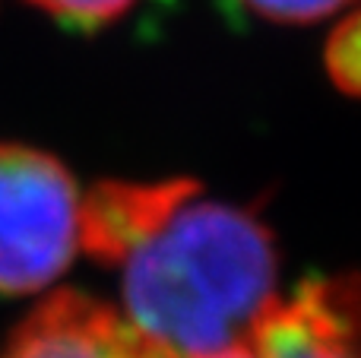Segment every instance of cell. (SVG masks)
Here are the masks:
<instances>
[{
	"instance_id": "cell-3",
	"label": "cell",
	"mask_w": 361,
	"mask_h": 358,
	"mask_svg": "<svg viewBox=\"0 0 361 358\" xmlns=\"http://www.w3.org/2000/svg\"><path fill=\"white\" fill-rule=\"evenodd\" d=\"M247 342L260 358H358L355 273L307 279L292 298H276Z\"/></svg>"
},
{
	"instance_id": "cell-9",
	"label": "cell",
	"mask_w": 361,
	"mask_h": 358,
	"mask_svg": "<svg viewBox=\"0 0 361 358\" xmlns=\"http://www.w3.org/2000/svg\"><path fill=\"white\" fill-rule=\"evenodd\" d=\"M193 358H260L257 349L250 342H238V346L228 349H219V352H206V355H193Z\"/></svg>"
},
{
	"instance_id": "cell-5",
	"label": "cell",
	"mask_w": 361,
	"mask_h": 358,
	"mask_svg": "<svg viewBox=\"0 0 361 358\" xmlns=\"http://www.w3.org/2000/svg\"><path fill=\"white\" fill-rule=\"evenodd\" d=\"M197 190L193 181L130 184L105 181L82 194L80 247L102 264H121L180 200Z\"/></svg>"
},
{
	"instance_id": "cell-7",
	"label": "cell",
	"mask_w": 361,
	"mask_h": 358,
	"mask_svg": "<svg viewBox=\"0 0 361 358\" xmlns=\"http://www.w3.org/2000/svg\"><path fill=\"white\" fill-rule=\"evenodd\" d=\"M361 38H358V16L349 13L343 23L336 25L330 44H326V70H330L333 82L339 92L355 95L358 92V67H361Z\"/></svg>"
},
{
	"instance_id": "cell-8",
	"label": "cell",
	"mask_w": 361,
	"mask_h": 358,
	"mask_svg": "<svg viewBox=\"0 0 361 358\" xmlns=\"http://www.w3.org/2000/svg\"><path fill=\"white\" fill-rule=\"evenodd\" d=\"M247 13L269 23H286V25H307L320 23V19L339 13L349 0H238Z\"/></svg>"
},
{
	"instance_id": "cell-2",
	"label": "cell",
	"mask_w": 361,
	"mask_h": 358,
	"mask_svg": "<svg viewBox=\"0 0 361 358\" xmlns=\"http://www.w3.org/2000/svg\"><path fill=\"white\" fill-rule=\"evenodd\" d=\"M82 190L51 152L0 143V295H35L80 251Z\"/></svg>"
},
{
	"instance_id": "cell-4",
	"label": "cell",
	"mask_w": 361,
	"mask_h": 358,
	"mask_svg": "<svg viewBox=\"0 0 361 358\" xmlns=\"http://www.w3.org/2000/svg\"><path fill=\"white\" fill-rule=\"evenodd\" d=\"M0 358H169L99 298L57 292L13 330Z\"/></svg>"
},
{
	"instance_id": "cell-6",
	"label": "cell",
	"mask_w": 361,
	"mask_h": 358,
	"mask_svg": "<svg viewBox=\"0 0 361 358\" xmlns=\"http://www.w3.org/2000/svg\"><path fill=\"white\" fill-rule=\"evenodd\" d=\"M29 4L48 13V16H54L57 23L92 32L121 19L137 0H29Z\"/></svg>"
},
{
	"instance_id": "cell-1",
	"label": "cell",
	"mask_w": 361,
	"mask_h": 358,
	"mask_svg": "<svg viewBox=\"0 0 361 358\" xmlns=\"http://www.w3.org/2000/svg\"><path fill=\"white\" fill-rule=\"evenodd\" d=\"M124 317L169 358L247 342L276 302L279 257L254 209L193 190L121 260Z\"/></svg>"
}]
</instances>
